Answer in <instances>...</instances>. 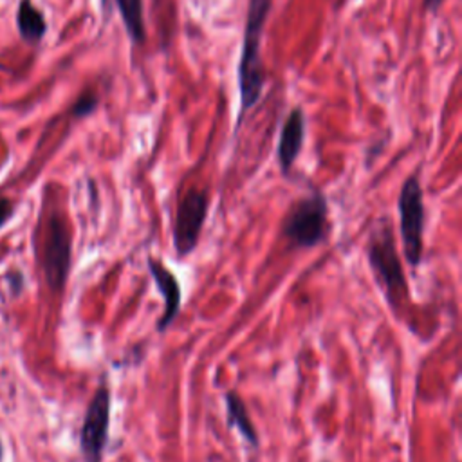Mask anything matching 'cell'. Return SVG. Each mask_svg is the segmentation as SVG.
<instances>
[{"instance_id":"1","label":"cell","mask_w":462,"mask_h":462,"mask_svg":"<svg viewBox=\"0 0 462 462\" xmlns=\"http://www.w3.org/2000/svg\"><path fill=\"white\" fill-rule=\"evenodd\" d=\"M273 8V0H249L246 12V24H244V38H242V51L237 69L239 80V95H240V109L237 118V129L244 122V116L260 102L264 85H265V72L262 67V37L265 29L267 17Z\"/></svg>"},{"instance_id":"2","label":"cell","mask_w":462,"mask_h":462,"mask_svg":"<svg viewBox=\"0 0 462 462\" xmlns=\"http://www.w3.org/2000/svg\"><path fill=\"white\" fill-rule=\"evenodd\" d=\"M366 256L378 286L385 293L389 304L398 309L408 297V286L398 253L392 223L389 219H382L373 226V231L368 235Z\"/></svg>"},{"instance_id":"3","label":"cell","mask_w":462,"mask_h":462,"mask_svg":"<svg viewBox=\"0 0 462 462\" xmlns=\"http://www.w3.org/2000/svg\"><path fill=\"white\" fill-rule=\"evenodd\" d=\"M329 203L322 192L298 199L282 223V233L295 248H315L329 235Z\"/></svg>"},{"instance_id":"4","label":"cell","mask_w":462,"mask_h":462,"mask_svg":"<svg viewBox=\"0 0 462 462\" xmlns=\"http://www.w3.org/2000/svg\"><path fill=\"white\" fill-rule=\"evenodd\" d=\"M398 210L405 258L412 267H417L423 262L424 251V196L417 173L403 182Z\"/></svg>"},{"instance_id":"5","label":"cell","mask_w":462,"mask_h":462,"mask_svg":"<svg viewBox=\"0 0 462 462\" xmlns=\"http://www.w3.org/2000/svg\"><path fill=\"white\" fill-rule=\"evenodd\" d=\"M111 426V389L104 382L92 396L80 435V448L85 462H104Z\"/></svg>"},{"instance_id":"6","label":"cell","mask_w":462,"mask_h":462,"mask_svg":"<svg viewBox=\"0 0 462 462\" xmlns=\"http://www.w3.org/2000/svg\"><path fill=\"white\" fill-rule=\"evenodd\" d=\"M208 210L210 196L206 190L192 189L181 199L173 223V248L179 256H187L197 248Z\"/></svg>"},{"instance_id":"7","label":"cell","mask_w":462,"mask_h":462,"mask_svg":"<svg viewBox=\"0 0 462 462\" xmlns=\"http://www.w3.org/2000/svg\"><path fill=\"white\" fill-rule=\"evenodd\" d=\"M71 253H72V242H71L67 223L62 215L55 214L47 224L44 255H42L46 281L55 293H60L65 288L67 276L71 271Z\"/></svg>"},{"instance_id":"8","label":"cell","mask_w":462,"mask_h":462,"mask_svg":"<svg viewBox=\"0 0 462 462\" xmlns=\"http://www.w3.org/2000/svg\"><path fill=\"white\" fill-rule=\"evenodd\" d=\"M148 271L164 300V311H163L161 318L157 320V331L164 332L173 323V320L177 318V315L181 311V302H182L181 286H179L177 276L161 260H155L150 256Z\"/></svg>"},{"instance_id":"9","label":"cell","mask_w":462,"mask_h":462,"mask_svg":"<svg viewBox=\"0 0 462 462\" xmlns=\"http://www.w3.org/2000/svg\"><path fill=\"white\" fill-rule=\"evenodd\" d=\"M306 141V114L300 107H295L281 130V139H279V148H276V159H279L282 173H290L291 168L295 166L297 159L302 154Z\"/></svg>"},{"instance_id":"10","label":"cell","mask_w":462,"mask_h":462,"mask_svg":"<svg viewBox=\"0 0 462 462\" xmlns=\"http://www.w3.org/2000/svg\"><path fill=\"white\" fill-rule=\"evenodd\" d=\"M17 28L21 38L29 46L38 44L46 37L47 22L42 12L37 6H33L31 0H21L17 12Z\"/></svg>"},{"instance_id":"11","label":"cell","mask_w":462,"mask_h":462,"mask_svg":"<svg viewBox=\"0 0 462 462\" xmlns=\"http://www.w3.org/2000/svg\"><path fill=\"white\" fill-rule=\"evenodd\" d=\"M226 416H228V426L235 428L253 448H258V433L255 430V424L248 414L246 403L240 399L237 392H228L226 398Z\"/></svg>"},{"instance_id":"12","label":"cell","mask_w":462,"mask_h":462,"mask_svg":"<svg viewBox=\"0 0 462 462\" xmlns=\"http://www.w3.org/2000/svg\"><path fill=\"white\" fill-rule=\"evenodd\" d=\"M116 6L120 10L122 22L132 44L143 46L147 40L143 0H116Z\"/></svg>"},{"instance_id":"13","label":"cell","mask_w":462,"mask_h":462,"mask_svg":"<svg viewBox=\"0 0 462 462\" xmlns=\"http://www.w3.org/2000/svg\"><path fill=\"white\" fill-rule=\"evenodd\" d=\"M98 104H100V100H98V95H97V92L85 90L83 95L76 100L74 107H72V116H76V118L90 116L92 113H95V111L98 109Z\"/></svg>"},{"instance_id":"14","label":"cell","mask_w":462,"mask_h":462,"mask_svg":"<svg viewBox=\"0 0 462 462\" xmlns=\"http://www.w3.org/2000/svg\"><path fill=\"white\" fill-rule=\"evenodd\" d=\"M13 215V205L8 199H0V228H3L8 219Z\"/></svg>"},{"instance_id":"15","label":"cell","mask_w":462,"mask_h":462,"mask_svg":"<svg viewBox=\"0 0 462 462\" xmlns=\"http://www.w3.org/2000/svg\"><path fill=\"white\" fill-rule=\"evenodd\" d=\"M442 3H444V0H424V3H423V8H424V12L435 13V12L442 6Z\"/></svg>"},{"instance_id":"16","label":"cell","mask_w":462,"mask_h":462,"mask_svg":"<svg viewBox=\"0 0 462 462\" xmlns=\"http://www.w3.org/2000/svg\"><path fill=\"white\" fill-rule=\"evenodd\" d=\"M10 279L13 281V282H12V286L15 288L13 291H15V293H19V291H21V281H22V274L15 271V273H12V274H10Z\"/></svg>"},{"instance_id":"17","label":"cell","mask_w":462,"mask_h":462,"mask_svg":"<svg viewBox=\"0 0 462 462\" xmlns=\"http://www.w3.org/2000/svg\"><path fill=\"white\" fill-rule=\"evenodd\" d=\"M0 455H3V446H0Z\"/></svg>"}]
</instances>
